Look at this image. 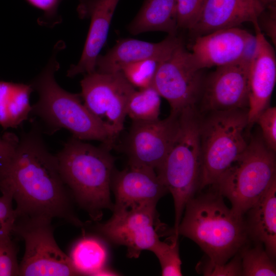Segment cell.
<instances>
[{"label":"cell","mask_w":276,"mask_h":276,"mask_svg":"<svg viewBox=\"0 0 276 276\" xmlns=\"http://www.w3.org/2000/svg\"><path fill=\"white\" fill-rule=\"evenodd\" d=\"M0 191L11 195L16 217L58 218L82 225L57 157L48 150L36 123L18 138L11 153L0 159Z\"/></svg>","instance_id":"1"},{"label":"cell","mask_w":276,"mask_h":276,"mask_svg":"<svg viewBox=\"0 0 276 276\" xmlns=\"http://www.w3.org/2000/svg\"><path fill=\"white\" fill-rule=\"evenodd\" d=\"M183 213L174 235L193 240L214 264L226 263L249 239L244 215L228 208L214 188L196 195Z\"/></svg>","instance_id":"2"},{"label":"cell","mask_w":276,"mask_h":276,"mask_svg":"<svg viewBox=\"0 0 276 276\" xmlns=\"http://www.w3.org/2000/svg\"><path fill=\"white\" fill-rule=\"evenodd\" d=\"M110 149L72 137L56 155L62 178L73 199L94 220L102 210L112 209L110 190L114 171Z\"/></svg>","instance_id":"3"},{"label":"cell","mask_w":276,"mask_h":276,"mask_svg":"<svg viewBox=\"0 0 276 276\" xmlns=\"http://www.w3.org/2000/svg\"><path fill=\"white\" fill-rule=\"evenodd\" d=\"M65 47L63 41L56 44L47 65L31 81L30 85L38 95L31 113L38 117L51 132L65 129L75 138L99 141L111 149L113 144L99 120L82 103L81 95L66 91L55 80V73L60 68L57 54Z\"/></svg>","instance_id":"4"},{"label":"cell","mask_w":276,"mask_h":276,"mask_svg":"<svg viewBox=\"0 0 276 276\" xmlns=\"http://www.w3.org/2000/svg\"><path fill=\"white\" fill-rule=\"evenodd\" d=\"M179 119V128L176 139L164 162L156 171L173 198L174 233L180 222L186 204L200 190L201 176V118L194 108L181 112Z\"/></svg>","instance_id":"5"},{"label":"cell","mask_w":276,"mask_h":276,"mask_svg":"<svg viewBox=\"0 0 276 276\" xmlns=\"http://www.w3.org/2000/svg\"><path fill=\"white\" fill-rule=\"evenodd\" d=\"M247 109L209 112L201 118L200 143L201 176L200 190L216 184L245 151L249 142Z\"/></svg>","instance_id":"6"},{"label":"cell","mask_w":276,"mask_h":276,"mask_svg":"<svg viewBox=\"0 0 276 276\" xmlns=\"http://www.w3.org/2000/svg\"><path fill=\"white\" fill-rule=\"evenodd\" d=\"M275 179V152L262 138L255 137L211 187L229 200L233 210L244 215Z\"/></svg>","instance_id":"7"},{"label":"cell","mask_w":276,"mask_h":276,"mask_svg":"<svg viewBox=\"0 0 276 276\" xmlns=\"http://www.w3.org/2000/svg\"><path fill=\"white\" fill-rule=\"evenodd\" d=\"M52 220L40 216L16 217L12 235L22 240L25 247L19 276L81 275L58 245Z\"/></svg>","instance_id":"8"},{"label":"cell","mask_w":276,"mask_h":276,"mask_svg":"<svg viewBox=\"0 0 276 276\" xmlns=\"http://www.w3.org/2000/svg\"><path fill=\"white\" fill-rule=\"evenodd\" d=\"M84 104L99 120L114 144L124 128L127 105L134 87L121 72L85 74L80 82Z\"/></svg>","instance_id":"9"},{"label":"cell","mask_w":276,"mask_h":276,"mask_svg":"<svg viewBox=\"0 0 276 276\" xmlns=\"http://www.w3.org/2000/svg\"><path fill=\"white\" fill-rule=\"evenodd\" d=\"M189 53L181 42L159 64L153 80L152 85L167 100L172 114L196 108L201 96L205 76L203 70L192 66Z\"/></svg>","instance_id":"10"},{"label":"cell","mask_w":276,"mask_h":276,"mask_svg":"<svg viewBox=\"0 0 276 276\" xmlns=\"http://www.w3.org/2000/svg\"><path fill=\"white\" fill-rule=\"evenodd\" d=\"M179 114L170 113L163 120L132 121L125 142L128 164L160 167L176 139Z\"/></svg>","instance_id":"11"},{"label":"cell","mask_w":276,"mask_h":276,"mask_svg":"<svg viewBox=\"0 0 276 276\" xmlns=\"http://www.w3.org/2000/svg\"><path fill=\"white\" fill-rule=\"evenodd\" d=\"M252 56L217 67L205 76L199 101L203 111L247 109L248 75Z\"/></svg>","instance_id":"12"},{"label":"cell","mask_w":276,"mask_h":276,"mask_svg":"<svg viewBox=\"0 0 276 276\" xmlns=\"http://www.w3.org/2000/svg\"><path fill=\"white\" fill-rule=\"evenodd\" d=\"M156 205L145 204L113 212L98 231L106 240L125 246L130 258H137L143 250L151 251L160 241L154 226Z\"/></svg>","instance_id":"13"},{"label":"cell","mask_w":276,"mask_h":276,"mask_svg":"<svg viewBox=\"0 0 276 276\" xmlns=\"http://www.w3.org/2000/svg\"><path fill=\"white\" fill-rule=\"evenodd\" d=\"M189 59L196 70L221 66L252 56L256 37L239 27L218 30L194 38Z\"/></svg>","instance_id":"14"},{"label":"cell","mask_w":276,"mask_h":276,"mask_svg":"<svg viewBox=\"0 0 276 276\" xmlns=\"http://www.w3.org/2000/svg\"><path fill=\"white\" fill-rule=\"evenodd\" d=\"M111 188L116 198L113 212L145 204H156L168 192L155 170L131 164L122 171H114Z\"/></svg>","instance_id":"15"},{"label":"cell","mask_w":276,"mask_h":276,"mask_svg":"<svg viewBox=\"0 0 276 276\" xmlns=\"http://www.w3.org/2000/svg\"><path fill=\"white\" fill-rule=\"evenodd\" d=\"M256 47L250 64L247 108L249 126L269 103L276 81V58L273 47L260 29H255Z\"/></svg>","instance_id":"16"},{"label":"cell","mask_w":276,"mask_h":276,"mask_svg":"<svg viewBox=\"0 0 276 276\" xmlns=\"http://www.w3.org/2000/svg\"><path fill=\"white\" fill-rule=\"evenodd\" d=\"M120 0H79L77 11L80 18H89L90 24L81 58L72 65L67 76L96 71L97 57L108 34L111 21Z\"/></svg>","instance_id":"17"},{"label":"cell","mask_w":276,"mask_h":276,"mask_svg":"<svg viewBox=\"0 0 276 276\" xmlns=\"http://www.w3.org/2000/svg\"><path fill=\"white\" fill-rule=\"evenodd\" d=\"M266 7L262 0H206L189 34L195 38L218 30L238 27L246 22L260 29L258 18Z\"/></svg>","instance_id":"18"},{"label":"cell","mask_w":276,"mask_h":276,"mask_svg":"<svg viewBox=\"0 0 276 276\" xmlns=\"http://www.w3.org/2000/svg\"><path fill=\"white\" fill-rule=\"evenodd\" d=\"M182 41L177 35H168L157 43L132 38L121 39L105 54L98 56L96 71L115 73L121 72L124 66L132 62L149 59L164 60Z\"/></svg>","instance_id":"19"},{"label":"cell","mask_w":276,"mask_h":276,"mask_svg":"<svg viewBox=\"0 0 276 276\" xmlns=\"http://www.w3.org/2000/svg\"><path fill=\"white\" fill-rule=\"evenodd\" d=\"M245 214L248 239L262 243L270 257H276V179Z\"/></svg>","instance_id":"20"},{"label":"cell","mask_w":276,"mask_h":276,"mask_svg":"<svg viewBox=\"0 0 276 276\" xmlns=\"http://www.w3.org/2000/svg\"><path fill=\"white\" fill-rule=\"evenodd\" d=\"M127 29L134 35L149 31H162L168 35H177L176 0H145Z\"/></svg>","instance_id":"21"},{"label":"cell","mask_w":276,"mask_h":276,"mask_svg":"<svg viewBox=\"0 0 276 276\" xmlns=\"http://www.w3.org/2000/svg\"><path fill=\"white\" fill-rule=\"evenodd\" d=\"M30 84L0 81V125L4 129L17 128L31 113Z\"/></svg>","instance_id":"22"},{"label":"cell","mask_w":276,"mask_h":276,"mask_svg":"<svg viewBox=\"0 0 276 276\" xmlns=\"http://www.w3.org/2000/svg\"><path fill=\"white\" fill-rule=\"evenodd\" d=\"M81 275H99L106 269L108 250L105 244L94 237H84L73 246L69 256Z\"/></svg>","instance_id":"23"},{"label":"cell","mask_w":276,"mask_h":276,"mask_svg":"<svg viewBox=\"0 0 276 276\" xmlns=\"http://www.w3.org/2000/svg\"><path fill=\"white\" fill-rule=\"evenodd\" d=\"M159 94L153 85L135 90L127 105V116L132 121H151L159 119L160 107Z\"/></svg>","instance_id":"24"},{"label":"cell","mask_w":276,"mask_h":276,"mask_svg":"<svg viewBox=\"0 0 276 276\" xmlns=\"http://www.w3.org/2000/svg\"><path fill=\"white\" fill-rule=\"evenodd\" d=\"M241 263V275H276L275 260L264 248L263 245L255 242L254 246L246 244L239 251Z\"/></svg>","instance_id":"25"},{"label":"cell","mask_w":276,"mask_h":276,"mask_svg":"<svg viewBox=\"0 0 276 276\" xmlns=\"http://www.w3.org/2000/svg\"><path fill=\"white\" fill-rule=\"evenodd\" d=\"M151 251L155 254L159 260L162 275H182L178 236L174 235L172 242L170 243L160 240Z\"/></svg>","instance_id":"26"},{"label":"cell","mask_w":276,"mask_h":276,"mask_svg":"<svg viewBox=\"0 0 276 276\" xmlns=\"http://www.w3.org/2000/svg\"><path fill=\"white\" fill-rule=\"evenodd\" d=\"M163 61L149 59L132 62L124 66L121 72L134 87L144 88L152 85L157 69Z\"/></svg>","instance_id":"27"},{"label":"cell","mask_w":276,"mask_h":276,"mask_svg":"<svg viewBox=\"0 0 276 276\" xmlns=\"http://www.w3.org/2000/svg\"><path fill=\"white\" fill-rule=\"evenodd\" d=\"M206 0H176L178 29L189 30L198 20Z\"/></svg>","instance_id":"28"},{"label":"cell","mask_w":276,"mask_h":276,"mask_svg":"<svg viewBox=\"0 0 276 276\" xmlns=\"http://www.w3.org/2000/svg\"><path fill=\"white\" fill-rule=\"evenodd\" d=\"M17 252L11 236L0 238V276L18 275Z\"/></svg>","instance_id":"29"},{"label":"cell","mask_w":276,"mask_h":276,"mask_svg":"<svg viewBox=\"0 0 276 276\" xmlns=\"http://www.w3.org/2000/svg\"><path fill=\"white\" fill-rule=\"evenodd\" d=\"M31 6L42 12L37 20L40 26L52 28L62 21L59 8L64 0H26Z\"/></svg>","instance_id":"30"},{"label":"cell","mask_w":276,"mask_h":276,"mask_svg":"<svg viewBox=\"0 0 276 276\" xmlns=\"http://www.w3.org/2000/svg\"><path fill=\"white\" fill-rule=\"evenodd\" d=\"M197 268L205 275H241V263L239 252L224 264L219 265L206 259L200 262Z\"/></svg>","instance_id":"31"},{"label":"cell","mask_w":276,"mask_h":276,"mask_svg":"<svg viewBox=\"0 0 276 276\" xmlns=\"http://www.w3.org/2000/svg\"><path fill=\"white\" fill-rule=\"evenodd\" d=\"M257 123L262 130L263 140L271 150H276V108L268 106L258 117Z\"/></svg>","instance_id":"32"},{"label":"cell","mask_w":276,"mask_h":276,"mask_svg":"<svg viewBox=\"0 0 276 276\" xmlns=\"http://www.w3.org/2000/svg\"><path fill=\"white\" fill-rule=\"evenodd\" d=\"M11 195L2 193L0 197V238L12 236L16 220Z\"/></svg>","instance_id":"33"},{"label":"cell","mask_w":276,"mask_h":276,"mask_svg":"<svg viewBox=\"0 0 276 276\" xmlns=\"http://www.w3.org/2000/svg\"><path fill=\"white\" fill-rule=\"evenodd\" d=\"M261 31H264L275 43L276 6L272 4L266 6L258 20Z\"/></svg>","instance_id":"34"},{"label":"cell","mask_w":276,"mask_h":276,"mask_svg":"<svg viewBox=\"0 0 276 276\" xmlns=\"http://www.w3.org/2000/svg\"><path fill=\"white\" fill-rule=\"evenodd\" d=\"M18 137L11 133H6L0 137V159L9 156L14 149Z\"/></svg>","instance_id":"35"},{"label":"cell","mask_w":276,"mask_h":276,"mask_svg":"<svg viewBox=\"0 0 276 276\" xmlns=\"http://www.w3.org/2000/svg\"><path fill=\"white\" fill-rule=\"evenodd\" d=\"M266 5V6L268 5L276 3V0H262Z\"/></svg>","instance_id":"36"}]
</instances>
